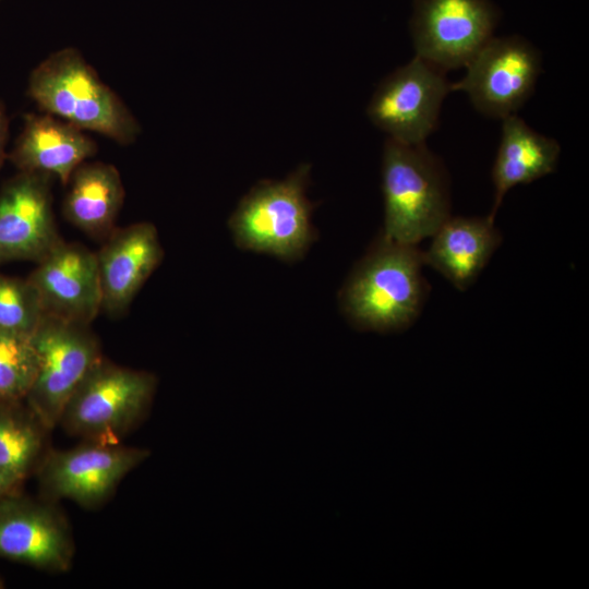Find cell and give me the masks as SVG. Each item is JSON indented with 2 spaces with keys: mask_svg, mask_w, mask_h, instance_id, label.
Masks as SVG:
<instances>
[{
  "mask_svg": "<svg viewBox=\"0 0 589 589\" xmlns=\"http://www.w3.org/2000/svg\"><path fill=\"white\" fill-rule=\"evenodd\" d=\"M28 94L46 113L128 145L140 125L116 93L74 48L49 55L31 73Z\"/></svg>",
  "mask_w": 589,
  "mask_h": 589,
  "instance_id": "obj_1",
  "label": "cell"
},
{
  "mask_svg": "<svg viewBox=\"0 0 589 589\" xmlns=\"http://www.w3.org/2000/svg\"><path fill=\"white\" fill-rule=\"evenodd\" d=\"M423 265L417 245L382 237L344 287L341 304L348 317L360 328L377 332L408 327L425 296Z\"/></svg>",
  "mask_w": 589,
  "mask_h": 589,
  "instance_id": "obj_2",
  "label": "cell"
},
{
  "mask_svg": "<svg viewBox=\"0 0 589 589\" xmlns=\"http://www.w3.org/2000/svg\"><path fill=\"white\" fill-rule=\"evenodd\" d=\"M382 189L387 240L417 245L450 216L445 167L425 144L386 140Z\"/></svg>",
  "mask_w": 589,
  "mask_h": 589,
  "instance_id": "obj_3",
  "label": "cell"
},
{
  "mask_svg": "<svg viewBox=\"0 0 589 589\" xmlns=\"http://www.w3.org/2000/svg\"><path fill=\"white\" fill-rule=\"evenodd\" d=\"M156 386L154 374L103 357L69 399L59 424L86 442L120 443L146 416Z\"/></svg>",
  "mask_w": 589,
  "mask_h": 589,
  "instance_id": "obj_4",
  "label": "cell"
},
{
  "mask_svg": "<svg viewBox=\"0 0 589 589\" xmlns=\"http://www.w3.org/2000/svg\"><path fill=\"white\" fill-rule=\"evenodd\" d=\"M306 177L302 166L285 180L262 182L241 200L229 220L241 249L283 260L303 255L313 239Z\"/></svg>",
  "mask_w": 589,
  "mask_h": 589,
  "instance_id": "obj_5",
  "label": "cell"
},
{
  "mask_svg": "<svg viewBox=\"0 0 589 589\" xmlns=\"http://www.w3.org/2000/svg\"><path fill=\"white\" fill-rule=\"evenodd\" d=\"M37 372L25 398L27 407L48 431L61 414L83 378L103 358L91 325L44 316L32 335Z\"/></svg>",
  "mask_w": 589,
  "mask_h": 589,
  "instance_id": "obj_6",
  "label": "cell"
},
{
  "mask_svg": "<svg viewBox=\"0 0 589 589\" xmlns=\"http://www.w3.org/2000/svg\"><path fill=\"white\" fill-rule=\"evenodd\" d=\"M465 76L450 91L467 94L477 111L504 119L532 95L542 71L540 51L518 35L492 37L465 67Z\"/></svg>",
  "mask_w": 589,
  "mask_h": 589,
  "instance_id": "obj_7",
  "label": "cell"
},
{
  "mask_svg": "<svg viewBox=\"0 0 589 589\" xmlns=\"http://www.w3.org/2000/svg\"><path fill=\"white\" fill-rule=\"evenodd\" d=\"M498 20L491 0H414L416 56L444 72L466 67L493 37Z\"/></svg>",
  "mask_w": 589,
  "mask_h": 589,
  "instance_id": "obj_8",
  "label": "cell"
},
{
  "mask_svg": "<svg viewBox=\"0 0 589 589\" xmlns=\"http://www.w3.org/2000/svg\"><path fill=\"white\" fill-rule=\"evenodd\" d=\"M450 84L444 71L414 56L380 83L368 106V116L388 139L425 144L437 127Z\"/></svg>",
  "mask_w": 589,
  "mask_h": 589,
  "instance_id": "obj_9",
  "label": "cell"
},
{
  "mask_svg": "<svg viewBox=\"0 0 589 589\" xmlns=\"http://www.w3.org/2000/svg\"><path fill=\"white\" fill-rule=\"evenodd\" d=\"M149 454L147 449L120 443L87 442L70 449L47 452L36 471L48 498H65L82 507H94L105 502Z\"/></svg>",
  "mask_w": 589,
  "mask_h": 589,
  "instance_id": "obj_10",
  "label": "cell"
},
{
  "mask_svg": "<svg viewBox=\"0 0 589 589\" xmlns=\"http://www.w3.org/2000/svg\"><path fill=\"white\" fill-rule=\"evenodd\" d=\"M73 554L70 528L55 507L16 491L0 498V558L65 572Z\"/></svg>",
  "mask_w": 589,
  "mask_h": 589,
  "instance_id": "obj_11",
  "label": "cell"
},
{
  "mask_svg": "<svg viewBox=\"0 0 589 589\" xmlns=\"http://www.w3.org/2000/svg\"><path fill=\"white\" fill-rule=\"evenodd\" d=\"M27 279L46 316L91 325L101 311L96 253L81 243L61 240Z\"/></svg>",
  "mask_w": 589,
  "mask_h": 589,
  "instance_id": "obj_12",
  "label": "cell"
},
{
  "mask_svg": "<svg viewBox=\"0 0 589 589\" xmlns=\"http://www.w3.org/2000/svg\"><path fill=\"white\" fill-rule=\"evenodd\" d=\"M50 176L21 172L0 192V263L40 261L62 239L50 191Z\"/></svg>",
  "mask_w": 589,
  "mask_h": 589,
  "instance_id": "obj_13",
  "label": "cell"
},
{
  "mask_svg": "<svg viewBox=\"0 0 589 589\" xmlns=\"http://www.w3.org/2000/svg\"><path fill=\"white\" fill-rule=\"evenodd\" d=\"M106 239L96 253L101 311L117 316L128 310L161 262L164 251L156 227L151 223L115 228Z\"/></svg>",
  "mask_w": 589,
  "mask_h": 589,
  "instance_id": "obj_14",
  "label": "cell"
},
{
  "mask_svg": "<svg viewBox=\"0 0 589 589\" xmlns=\"http://www.w3.org/2000/svg\"><path fill=\"white\" fill-rule=\"evenodd\" d=\"M96 149V143L73 124L46 112L31 113L9 158L21 172L56 177L67 185Z\"/></svg>",
  "mask_w": 589,
  "mask_h": 589,
  "instance_id": "obj_15",
  "label": "cell"
},
{
  "mask_svg": "<svg viewBox=\"0 0 589 589\" xmlns=\"http://www.w3.org/2000/svg\"><path fill=\"white\" fill-rule=\"evenodd\" d=\"M432 238L426 252H422L424 264L459 290L473 284L501 243V235L489 216H449Z\"/></svg>",
  "mask_w": 589,
  "mask_h": 589,
  "instance_id": "obj_16",
  "label": "cell"
},
{
  "mask_svg": "<svg viewBox=\"0 0 589 589\" xmlns=\"http://www.w3.org/2000/svg\"><path fill=\"white\" fill-rule=\"evenodd\" d=\"M560 153L561 146L555 139L534 131L517 115L502 119L501 141L492 168L494 202L489 217L495 219L512 188L552 173Z\"/></svg>",
  "mask_w": 589,
  "mask_h": 589,
  "instance_id": "obj_17",
  "label": "cell"
},
{
  "mask_svg": "<svg viewBox=\"0 0 589 589\" xmlns=\"http://www.w3.org/2000/svg\"><path fill=\"white\" fill-rule=\"evenodd\" d=\"M68 184L64 217L86 235L106 239L116 228L124 199L119 170L110 164L84 161L74 170Z\"/></svg>",
  "mask_w": 589,
  "mask_h": 589,
  "instance_id": "obj_18",
  "label": "cell"
},
{
  "mask_svg": "<svg viewBox=\"0 0 589 589\" xmlns=\"http://www.w3.org/2000/svg\"><path fill=\"white\" fill-rule=\"evenodd\" d=\"M47 429L21 401L0 404V471L21 483L47 453Z\"/></svg>",
  "mask_w": 589,
  "mask_h": 589,
  "instance_id": "obj_19",
  "label": "cell"
},
{
  "mask_svg": "<svg viewBox=\"0 0 589 589\" xmlns=\"http://www.w3.org/2000/svg\"><path fill=\"white\" fill-rule=\"evenodd\" d=\"M32 336L0 330V404L25 400L37 372Z\"/></svg>",
  "mask_w": 589,
  "mask_h": 589,
  "instance_id": "obj_20",
  "label": "cell"
},
{
  "mask_svg": "<svg viewBox=\"0 0 589 589\" xmlns=\"http://www.w3.org/2000/svg\"><path fill=\"white\" fill-rule=\"evenodd\" d=\"M44 316L39 297L28 279L0 274V330L32 336Z\"/></svg>",
  "mask_w": 589,
  "mask_h": 589,
  "instance_id": "obj_21",
  "label": "cell"
},
{
  "mask_svg": "<svg viewBox=\"0 0 589 589\" xmlns=\"http://www.w3.org/2000/svg\"><path fill=\"white\" fill-rule=\"evenodd\" d=\"M8 139V117L5 110L0 103V167L2 166L5 158V143Z\"/></svg>",
  "mask_w": 589,
  "mask_h": 589,
  "instance_id": "obj_22",
  "label": "cell"
},
{
  "mask_svg": "<svg viewBox=\"0 0 589 589\" xmlns=\"http://www.w3.org/2000/svg\"><path fill=\"white\" fill-rule=\"evenodd\" d=\"M19 484L20 483L0 471V498L12 492H15Z\"/></svg>",
  "mask_w": 589,
  "mask_h": 589,
  "instance_id": "obj_23",
  "label": "cell"
},
{
  "mask_svg": "<svg viewBox=\"0 0 589 589\" xmlns=\"http://www.w3.org/2000/svg\"><path fill=\"white\" fill-rule=\"evenodd\" d=\"M2 587H3V582H2V580L0 578V588H2Z\"/></svg>",
  "mask_w": 589,
  "mask_h": 589,
  "instance_id": "obj_24",
  "label": "cell"
}]
</instances>
